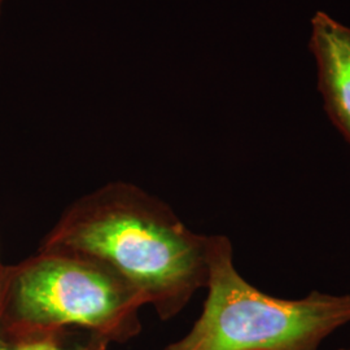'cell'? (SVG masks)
<instances>
[{
    "label": "cell",
    "instance_id": "1",
    "mask_svg": "<svg viewBox=\"0 0 350 350\" xmlns=\"http://www.w3.org/2000/svg\"><path fill=\"white\" fill-rule=\"evenodd\" d=\"M39 248L105 265L163 321L208 284L209 237L193 232L166 202L129 182H111L72 202Z\"/></svg>",
    "mask_w": 350,
    "mask_h": 350
},
{
    "label": "cell",
    "instance_id": "2",
    "mask_svg": "<svg viewBox=\"0 0 350 350\" xmlns=\"http://www.w3.org/2000/svg\"><path fill=\"white\" fill-rule=\"evenodd\" d=\"M138 292L109 267L66 250H43L7 266L0 302V338H59L81 327L109 342H125L142 329Z\"/></svg>",
    "mask_w": 350,
    "mask_h": 350
},
{
    "label": "cell",
    "instance_id": "3",
    "mask_svg": "<svg viewBox=\"0 0 350 350\" xmlns=\"http://www.w3.org/2000/svg\"><path fill=\"white\" fill-rule=\"evenodd\" d=\"M208 297L185 338L163 350H319L350 323V295L314 291L300 300L263 293L240 275L228 238L209 237Z\"/></svg>",
    "mask_w": 350,
    "mask_h": 350
},
{
    "label": "cell",
    "instance_id": "4",
    "mask_svg": "<svg viewBox=\"0 0 350 350\" xmlns=\"http://www.w3.org/2000/svg\"><path fill=\"white\" fill-rule=\"evenodd\" d=\"M309 46L325 112L350 144V27L318 11Z\"/></svg>",
    "mask_w": 350,
    "mask_h": 350
},
{
    "label": "cell",
    "instance_id": "5",
    "mask_svg": "<svg viewBox=\"0 0 350 350\" xmlns=\"http://www.w3.org/2000/svg\"><path fill=\"white\" fill-rule=\"evenodd\" d=\"M59 345H62L59 338L33 341H7L0 338V350H55Z\"/></svg>",
    "mask_w": 350,
    "mask_h": 350
},
{
    "label": "cell",
    "instance_id": "6",
    "mask_svg": "<svg viewBox=\"0 0 350 350\" xmlns=\"http://www.w3.org/2000/svg\"><path fill=\"white\" fill-rule=\"evenodd\" d=\"M108 344H109V341H107L105 338L91 335L90 340L83 345H78L73 349H66V348H64L63 345H59L55 350H105Z\"/></svg>",
    "mask_w": 350,
    "mask_h": 350
},
{
    "label": "cell",
    "instance_id": "7",
    "mask_svg": "<svg viewBox=\"0 0 350 350\" xmlns=\"http://www.w3.org/2000/svg\"><path fill=\"white\" fill-rule=\"evenodd\" d=\"M5 274H7V265L1 262L0 258V302H1V296H3V288H4V282H5Z\"/></svg>",
    "mask_w": 350,
    "mask_h": 350
},
{
    "label": "cell",
    "instance_id": "8",
    "mask_svg": "<svg viewBox=\"0 0 350 350\" xmlns=\"http://www.w3.org/2000/svg\"><path fill=\"white\" fill-rule=\"evenodd\" d=\"M3 4L4 3H0V14H1V11H3Z\"/></svg>",
    "mask_w": 350,
    "mask_h": 350
},
{
    "label": "cell",
    "instance_id": "9",
    "mask_svg": "<svg viewBox=\"0 0 350 350\" xmlns=\"http://www.w3.org/2000/svg\"><path fill=\"white\" fill-rule=\"evenodd\" d=\"M0 3H4V0H0Z\"/></svg>",
    "mask_w": 350,
    "mask_h": 350
},
{
    "label": "cell",
    "instance_id": "10",
    "mask_svg": "<svg viewBox=\"0 0 350 350\" xmlns=\"http://www.w3.org/2000/svg\"><path fill=\"white\" fill-rule=\"evenodd\" d=\"M340 350H350V349H340Z\"/></svg>",
    "mask_w": 350,
    "mask_h": 350
}]
</instances>
